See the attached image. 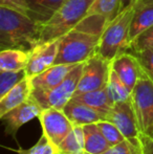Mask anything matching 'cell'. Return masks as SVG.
Wrapping results in <instances>:
<instances>
[{"label":"cell","mask_w":153,"mask_h":154,"mask_svg":"<svg viewBox=\"0 0 153 154\" xmlns=\"http://www.w3.org/2000/svg\"><path fill=\"white\" fill-rule=\"evenodd\" d=\"M43 24L27 15L0 6V51L18 48L31 51L41 42Z\"/></svg>","instance_id":"cell-1"},{"label":"cell","mask_w":153,"mask_h":154,"mask_svg":"<svg viewBox=\"0 0 153 154\" xmlns=\"http://www.w3.org/2000/svg\"><path fill=\"white\" fill-rule=\"evenodd\" d=\"M102 29L79 24L59 39V48L55 64H80L98 51Z\"/></svg>","instance_id":"cell-2"},{"label":"cell","mask_w":153,"mask_h":154,"mask_svg":"<svg viewBox=\"0 0 153 154\" xmlns=\"http://www.w3.org/2000/svg\"><path fill=\"white\" fill-rule=\"evenodd\" d=\"M135 2L121 11L120 14L105 25L101 34L96 53L108 61L130 49V25L134 13Z\"/></svg>","instance_id":"cell-3"},{"label":"cell","mask_w":153,"mask_h":154,"mask_svg":"<svg viewBox=\"0 0 153 154\" xmlns=\"http://www.w3.org/2000/svg\"><path fill=\"white\" fill-rule=\"evenodd\" d=\"M94 0H65L50 20L43 24L41 42H50L77 27L87 16Z\"/></svg>","instance_id":"cell-4"},{"label":"cell","mask_w":153,"mask_h":154,"mask_svg":"<svg viewBox=\"0 0 153 154\" xmlns=\"http://www.w3.org/2000/svg\"><path fill=\"white\" fill-rule=\"evenodd\" d=\"M84 63L77 64L66 78L55 88L49 90H32V97L39 103L42 109L56 108L61 109L67 105L76 93L82 75Z\"/></svg>","instance_id":"cell-5"},{"label":"cell","mask_w":153,"mask_h":154,"mask_svg":"<svg viewBox=\"0 0 153 154\" xmlns=\"http://www.w3.org/2000/svg\"><path fill=\"white\" fill-rule=\"evenodd\" d=\"M131 102L141 133L153 137V81L145 72L132 89Z\"/></svg>","instance_id":"cell-6"},{"label":"cell","mask_w":153,"mask_h":154,"mask_svg":"<svg viewBox=\"0 0 153 154\" xmlns=\"http://www.w3.org/2000/svg\"><path fill=\"white\" fill-rule=\"evenodd\" d=\"M110 71L111 62L96 53L84 62L81 79L75 95L105 88L108 84Z\"/></svg>","instance_id":"cell-7"},{"label":"cell","mask_w":153,"mask_h":154,"mask_svg":"<svg viewBox=\"0 0 153 154\" xmlns=\"http://www.w3.org/2000/svg\"><path fill=\"white\" fill-rule=\"evenodd\" d=\"M38 119L42 128V134L57 148L75 127L61 109H43Z\"/></svg>","instance_id":"cell-8"},{"label":"cell","mask_w":153,"mask_h":154,"mask_svg":"<svg viewBox=\"0 0 153 154\" xmlns=\"http://www.w3.org/2000/svg\"><path fill=\"white\" fill-rule=\"evenodd\" d=\"M106 121L115 124L125 138H135L141 134L131 99L115 103L110 112L107 114Z\"/></svg>","instance_id":"cell-9"},{"label":"cell","mask_w":153,"mask_h":154,"mask_svg":"<svg viewBox=\"0 0 153 154\" xmlns=\"http://www.w3.org/2000/svg\"><path fill=\"white\" fill-rule=\"evenodd\" d=\"M42 110V107L31 95L27 101L8 111L0 119L5 127L6 133L15 137L17 131L24 124L29 123V121L36 118H39Z\"/></svg>","instance_id":"cell-10"},{"label":"cell","mask_w":153,"mask_h":154,"mask_svg":"<svg viewBox=\"0 0 153 154\" xmlns=\"http://www.w3.org/2000/svg\"><path fill=\"white\" fill-rule=\"evenodd\" d=\"M59 48V39L40 43L29 51V60L25 67L27 78H33L55 64Z\"/></svg>","instance_id":"cell-11"},{"label":"cell","mask_w":153,"mask_h":154,"mask_svg":"<svg viewBox=\"0 0 153 154\" xmlns=\"http://www.w3.org/2000/svg\"><path fill=\"white\" fill-rule=\"evenodd\" d=\"M111 68L131 91L144 73L136 57L129 51L115 58L111 61Z\"/></svg>","instance_id":"cell-12"},{"label":"cell","mask_w":153,"mask_h":154,"mask_svg":"<svg viewBox=\"0 0 153 154\" xmlns=\"http://www.w3.org/2000/svg\"><path fill=\"white\" fill-rule=\"evenodd\" d=\"M77 64H54L48 69L31 79L32 88L36 90H49L58 86Z\"/></svg>","instance_id":"cell-13"},{"label":"cell","mask_w":153,"mask_h":154,"mask_svg":"<svg viewBox=\"0 0 153 154\" xmlns=\"http://www.w3.org/2000/svg\"><path fill=\"white\" fill-rule=\"evenodd\" d=\"M63 111L75 126H84L106 121V118L93 108L72 100L63 108Z\"/></svg>","instance_id":"cell-14"},{"label":"cell","mask_w":153,"mask_h":154,"mask_svg":"<svg viewBox=\"0 0 153 154\" xmlns=\"http://www.w3.org/2000/svg\"><path fill=\"white\" fill-rule=\"evenodd\" d=\"M32 90L33 88H32L31 79L25 78L23 81L13 87L5 95L0 97V118L13 108L27 101L32 94Z\"/></svg>","instance_id":"cell-15"},{"label":"cell","mask_w":153,"mask_h":154,"mask_svg":"<svg viewBox=\"0 0 153 154\" xmlns=\"http://www.w3.org/2000/svg\"><path fill=\"white\" fill-rule=\"evenodd\" d=\"M27 4V16L34 21L45 24L58 12L65 0H25Z\"/></svg>","instance_id":"cell-16"},{"label":"cell","mask_w":153,"mask_h":154,"mask_svg":"<svg viewBox=\"0 0 153 154\" xmlns=\"http://www.w3.org/2000/svg\"><path fill=\"white\" fill-rule=\"evenodd\" d=\"M72 100L93 108L94 110L102 113L106 119L107 114L110 112L112 106L115 105V102L111 100L106 87L103 88V89L93 90V91H88L81 93V94L74 95Z\"/></svg>","instance_id":"cell-17"},{"label":"cell","mask_w":153,"mask_h":154,"mask_svg":"<svg viewBox=\"0 0 153 154\" xmlns=\"http://www.w3.org/2000/svg\"><path fill=\"white\" fill-rule=\"evenodd\" d=\"M153 25V1L134 4L132 21L130 25V41Z\"/></svg>","instance_id":"cell-18"},{"label":"cell","mask_w":153,"mask_h":154,"mask_svg":"<svg viewBox=\"0 0 153 154\" xmlns=\"http://www.w3.org/2000/svg\"><path fill=\"white\" fill-rule=\"evenodd\" d=\"M84 135V151L91 154H102L111 146L101 132L98 124H88L82 126Z\"/></svg>","instance_id":"cell-19"},{"label":"cell","mask_w":153,"mask_h":154,"mask_svg":"<svg viewBox=\"0 0 153 154\" xmlns=\"http://www.w3.org/2000/svg\"><path fill=\"white\" fill-rule=\"evenodd\" d=\"M29 60V51L18 48L0 51V71H16L25 69Z\"/></svg>","instance_id":"cell-20"},{"label":"cell","mask_w":153,"mask_h":154,"mask_svg":"<svg viewBox=\"0 0 153 154\" xmlns=\"http://www.w3.org/2000/svg\"><path fill=\"white\" fill-rule=\"evenodd\" d=\"M122 0H94L91 4L87 16H100L109 23L120 14Z\"/></svg>","instance_id":"cell-21"},{"label":"cell","mask_w":153,"mask_h":154,"mask_svg":"<svg viewBox=\"0 0 153 154\" xmlns=\"http://www.w3.org/2000/svg\"><path fill=\"white\" fill-rule=\"evenodd\" d=\"M58 153H76L84 150V135L82 126H75L69 134L58 146Z\"/></svg>","instance_id":"cell-22"},{"label":"cell","mask_w":153,"mask_h":154,"mask_svg":"<svg viewBox=\"0 0 153 154\" xmlns=\"http://www.w3.org/2000/svg\"><path fill=\"white\" fill-rule=\"evenodd\" d=\"M106 88L111 100L115 103L131 99V92L132 91L123 83V81L118 78V75H116V72L112 68H111L108 84H107Z\"/></svg>","instance_id":"cell-23"},{"label":"cell","mask_w":153,"mask_h":154,"mask_svg":"<svg viewBox=\"0 0 153 154\" xmlns=\"http://www.w3.org/2000/svg\"><path fill=\"white\" fill-rule=\"evenodd\" d=\"M27 78L25 69L16 71H0V97Z\"/></svg>","instance_id":"cell-24"},{"label":"cell","mask_w":153,"mask_h":154,"mask_svg":"<svg viewBox=\"0 0 153 154\" xmlns=\"http://www.w3.org/2000/svg\"><path fill=\"white\" fill-rule=\"evenodd\" d=\"M102 154H143L139 137L125 138L123 142L109 148Z\"/></svg>","instance_id":"cell-25"},{"label":"cell","mask_w":153,"mask_h":154,"mask_svg":"<svg viewBox=\"0 0 153 154\" xmlns=\"http://www.w3.org/2000/svg\"><path fill=\"white\" fill-rule=\"evenodd\" d=\"M96 124H98L104 137L106 138V140L111 147L120 144L121 142L125 140V136L123 135V133L113 123L109 122V121H101Z\"/></svg>","instance_id":"cell-26"},{"label":"cell","mask_w":153,"mask_h":154,"mask_svg":"<svg viewBox=\"0 0 153 154\" xmlns=\"http://www.w3.org/2000/svg\"><path fill=\"white\" fill-rule=\"evenodd\" d=\"M136 57L144 72L153 81V47H148L139 51H131Z\"/></svg>","instance_id":"cell-27"},{"label":"cell","mask_w":153,"mask_h":154,"mask_svg":"<svg viewBox=\"0 0 153 154\" xmlns=\"http://www.w3.org/2000/svg\"><path fill=\"white\" fill-rule=\"evenodd\" d=\"M17 152L19 154H58V149L42 134L37 144L34 145L32 148L26 150L20 149Z\"/></svg>","instance_id":"cell-28"},{"label":"cell","mask_w":153,"mask_h":154,"mask_svg":"<svg viewBox=\"0 0 153 154\" xmlns=\"http://www.w3.org/2000/svg\"><path fill=\"white\" fill-rule=\"evenodd\" d=\"M148 47H153V25L131 41L129 51H139Z\"/></svg>","instance_id":"cell-29"},{"label":"cell","mask_w":153,"mask_h":154,"mask_svg":"<svg viewBox=\"0 0 153 154\" xmlns=\"http://www.w3.org/2000/svg\"><path fill=\"white\" fill-rule=\"evenodd\" d=\"M0 6L11 8L25 15H27V11H29L25 0H0Z\"/></svg>","instance_id":"cell-30"},{"label":"cell","mask_w":153,"mask_h":154,"mask_svg":"<svg viewBox=\"0 0 153 154\" xmlns=\"http://www.w3.org/2000/svg\"><path fill=\"white\" fill-rule=\"evenodd\" d=\"M139 140L141 143L143 154H153V137L141 133L139 136Z\"/></svg>","instance_id":"cell-31"},{"label":"cell","mask_w":153,"mask_h":154,"mask_svg":"<svg viewBox=\"0 0 153 154\" xmlns=\"http://www.w3.org/2000/svg\"><path fill=\"white\" fill-rule=\"evenodd\" d=\"M136 0H122V5H121V11H123L124 8H126L128 5H130L131 3L135 2Z\"/></svg>","instance_id":"cell-32"},{"label":"cell","mask_w":153,"mask_h":154,"mask_svg":"<svg viewBox=\"0 0 153 154\" xmlns=\"http://www.w3.org/2000/svg\"><path fill=\"white\" fill-rule=\"evenodd\" d=\"M58 154H91V153H88L86 151H80V152H76V153H58Z\"/></svg>","instance_id":"cell-33"},{"label":"cell","mask_w":153,"mask_h":154,"mask_svg":"<svg viewBox=\"0 0 153 154\" xmlns=\"http://www.w3.org/2000/svg\"><path fill=\"white\" fill-rule=\"evenodd\" d=\"M153 0H136V3H145V2H151Z\"/></svg>","instance_id":"cell-34"}]
</instances>
